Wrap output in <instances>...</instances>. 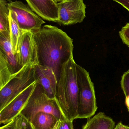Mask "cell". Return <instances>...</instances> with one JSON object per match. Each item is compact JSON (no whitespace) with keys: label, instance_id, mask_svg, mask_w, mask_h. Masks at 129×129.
I'll list each match as a JSON object with an SVG mask.
<instances>
[{"label":"cell","instance_id":"2","mask_svg":"<svg viewBox=\"0 0 129 129\" xmlns=\"http://www.w3.org/2000/svg\"><path fill=\"white\" fill-rule=\"evenodd\" d=\"M76 65L73 57L62 66L58 80L55 98L67 119L78 118L79 87Z\"/></svg>","mask_w":129,"mask_h":129},{"label":"cell","instance_id":"27","mask_svg":"<svg viewBox=\"0 0 129 129\" xmlns=\"http://www.w3.org/2000/svg\"><path fill=\"white\" fill-rule=\"evenodd\" d=\"M5 1H9L10 2L12 1V0H5Z\"/></svg>","mask_w":129,"mask_h":129},{"label":"cell","instance_id":"14","mask_svg":"<svg viewBox=\"0 0 129 129\" xmlns=\"http://www.w3.org/2000/svg\"><path fill=\"white\" fill-rule=\"evenodd\" d=\"M115 123L104 113L100 112L88 120L83 129H113Z\"/></svg>","mask_w":129,"mask_h":129},{"label":"cell","instance_id":"8","mask_svg":"<svg viewBox=\"0 0 129 129\" xmlns=\"http://www.w3.org/2000/svg\"><path fill=\"white\" fill-rule=\"evenodd\" d=\"M16 55L17 62L22 68L26 65L38 64L37 47L33 32L23 31Z\"/></svg>","mask_w":129,"mask_h":129},{"label":"cell","instance_id":"20","mask_svg":"<svg viewBox=\"0 0 129 129\" xmlns=\"http://www.w3.org/2000/svg\"><path fill=\"white\" fill-rule=\"evenodd\" d=\"M29 125V122L20 114L17 117L15 129H28Z\"/></svg>","mask_w":129,"mask_h":129},{"label":"cell","instance_id":"24","mask_svg":"<svg viewBox=\"0 0 129 129\" xmlns=\"http://www.w3.org/2000/svg\"><path fill=\"white\" fill-rule=\"evenodd\" d=\"M113 129H129V126L123 125L121 122H119Z\"/></svg>","mask_w":129,"mask_h":129},{"label":"cell","instance_id":"23","mask_svg":"<svg viewBox=\"0 0 129 129\" xmlns=\"http://www.w3.org/2000/svg\"><path fill=\"white\" fill-rule=\"evenodd\" d=\"M119 3L129 12V0H113Z\"/></svg>","mask_w":129,"mask_h":129},{"label":"cell","instance_id":"15","mask_svg":"<svg viewBox=\"0 0 129 129\" xmlns=\"http://www.w3.org/2000/svg\"><path fill=\"white\" fill-rule=\"evenodd\" d=\"M9 20L11 42L14 53L16 54L18 50L20 42L22 35L23 31L19 27L15 14L11 10H10Z\"/></svg>","mask_w":129,"mask_h":129},{"label":"cell","instance_id":"19","mask_svg":"<svg viewBox=\"0 0 129 129\" xmlns=\"http://www.w3.org/2000/svg\"><path fill=\"white\" fill-rule=\"evenodd\" d=\"M119 36L123 43L129 47V22L122 28Z\"/></svg>","mask_w":129,"mask_h":129},{"label":"cell","instance_id":"9","mask_svg":"<svg viewBox=\"0 0 129 129\" xmlns=\"http://www.w3.org/2000/svg\"><path fill=\"white\" fill-rule=\"evenodd\" d=\"M36 82L29 86L0 111V123L6 124L20 114L36 86Z\"/></svg>","mask_w":129,"mask_h":129},{"label":"cell","instance_id":"7","mask_svg":"<svg viewBox=\"0 0 129 129\" xmlns=\"http://www.w3.org/2000/svg\"><path fill=\"white\" fill-rule=\"evenodd\" d=\"M58 23L64 25L82 22L86 17V6L83 0H64L58 3Z\"/></svg>","mask_w":129,"mask_h":129},{"label":"cell","instance_id":"3","mask_svg":"<svg viewBox=\"0 0 129 129\" xmlns=\"http://www.w3.org/2000/svg\"><path fill=\"white\" fill-rule=\"evenodd\" d=\"M39 112L51 114L60 120L66 119L56 98H49L41 86L36 82L35 89L20 114L30 123L34 116Z\"/></svg>","mask_w":129,"mask_h":129},{"label":"cell","instance_id":"12","mask_svg":"<svg viewBox=\"0 0 129 129\" xmlns=\"http://www.w3.org/2000/svg\"><path fill=\"white\" fill-rule=\"evenodd\" d=\"M0 51L4 55L14 74L22 68L18 63L16 54L14 53L10 36L0 35Z\"/></svg>","mask_w":129,"mask_h":129},{"label":"cell","instance_id":"6","mask_svg":"<svg viewBox=\"0 0 129 129\" xmlns=\"http://www.w3.org/2000/svg\"><path fill=\"white\" fill-rule=\"evenodd\" d=\"M9 10L13 12L20 29L24 31L34 32L40 29L45 23L43 19L29 6L19 1L8 3Z\"/></svg>","mask_w":129,"mask_h":129},{"label":"cell","instance_id":"17","mask_svg":"<svg viewBox=\"0 0 129 129\" xmlns=\"http://www.w3.org/2000/svg\"><path fill=\"white\" fill-rule=\"evenodd\" d=\"M14 75L4 55L0 51V89L2 88Z\"/></svg>","mask_w":129,"mask_h":129},{"label":"cell","instance_id":"4","mask_svg":"<svg viewBox=\"0 0 129 129\" xmlns=\"http://www.w3.org/2000/svg\"><path fill=\"white\" fill-rule=\"evenodd\" d=\"M76 70L79 87L77 119H89L97 109L94 84L85 68L77 64Z\"/></svg>","mask_w":129,"mask_h":129},{"label":"cell","instance_id":"21","mask_svg":"<svg viewBox=\"0 0 129 129\" xmlns=\"http://www.w3.org/2000/svg\"><path fill=\"white\" fill-rule=\"evenodd\" d=\"M73 121L66 119L60 120L57 129H74Z\"/></svg>","mask_w":129,"mask_h":129},{"label":"cell","instance_id":"1","mask_svg":"<svg viewBox=\"0 0 129 129\" xmlns=\"http://www.w3.org/2000/svg\"><path fill=\"white\" fill-rule=\"evenodd\" d=\"M38 64L51 68L58 80L63 64L73 57L72 39L57 26H43L33 32Z\"/></svg>","mask_w":129,"mask_h":129},{"label":"cell","instance_id":"10","mask_svg":"<svg viewBox=\"0 0 129 129\" xmlns=\"http://www.w3.org/2000/svg\"><path fill=\"white\" fill-rule=\"evenodd\" d=\"M37 83L41 86L50 98H55L58 79L51 68L38 64L34 65Z\"/></svg>","mask_w":129,"mask_h":129},{"label":"cell","instance_id":"16","mask_svg":"<svg viewBox=\"0 0 129 129\" xmlns=\"http://www.w3.org/2000/svg\"><path fill=\"white\" fill-rule=\"evenodd\" d=\"M10 12L8 3L0 0V35L10 36Z\"/></svg>","mask_w":129,"mask_h":129},{"label":"cell","instance_id":"13","mask_svg":"<svg viewBox=\"0 0 129 129\" xmlns=\"http://www.w3.org/2000/svg\"><path fill=\"white\" fill-rule=\"evenodd\" d=\"M60 121L51 114L39 112L29 123L32 129H57Z\"/></svg>","mask_w":129,"mask_h":129},{"label":"cell","instance_id":"22","mask_svg":"<svg viewBox=\"0 0 129 129\" xmlns=\"http://www.w3.org/2000/svg\"><path fill=\"white\" fill-rule=\"evenodd\" d=\"M16 125V117L1 126L0 129H15Z\"/></svg>","mask_w":129,"mask_h":129},{"label":"cell","instance_id":"11","mask_svg":"<svg viewBox=\"0 0 129 129\" xmlns=\"http://www.w3.org/2000/svg\"><path fill=\"white\" fill-rule=\"evenodd\" d=\"M30 8L43 19L57 22L58 2L55 0H25Z\"/></svg>","mask_w":129,"mask_h":129},{"label":"cell","instance_id":"18","mask_svg":"<svg viewBox=\"0 0 129 129\" xmlns=\"http://www.w3.org/2000/svg\"><path fill=\"white\" fill-rule=\"evenodd\" d=\"M120 85L125 97V102L129 112V70L123 74L120 81Z\"/></svg>","mask_w":129,"mask_h":129},{"label":"cell","instance_id":"5","mask_svg":"<svg viewBox=\"0 0 129 129\" xmlns=\"http://www.w3.org/2000/svg\"><path fill=\"white\" fill-rule=\"evenodd\" d=\"M35 82L34 65H28L23 67L0 89V111Z\"/></svg>","mask_w":129,"mask_h":129},{"label":"cell","instance_id":"25","mask_svg":"<svg viewBox=\"0 0 129 129\" xmlns=\"http://www.w3.org/2000/svg\"><path fill=\"white\" fill-rule=\"evenodd\" d=\"M58 3V2H60L63 1H64V0H55Z\"/></svg>","mask_w":129,"mask_h":129},{"label":"cell","instance_id":"26","mask_svg":"<svg viewBox=\"0 0 129 129\" xmlns=\"http://www.w3.org/2000/svg\"><path fill=\"white\" fill-rule=\"evenodd\" d=\"M28 129H32L31 126H30V125L29 123V127H28Z\"/></svg>","mask_w":129,"mask_h":129}]
</instances>
